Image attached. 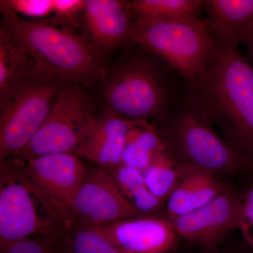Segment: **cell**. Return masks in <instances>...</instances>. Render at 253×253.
Masks as SVG:
<instances>
[{"instance_id":"6da1fadb","label":"cell","mask_w":253,"mask_h":253,"mask_svg":"<svg viewBox=\"0 0 253 253\" xmlns=\"http://www.w3.org/2000/svg\"><path fill=\"white\" fill-rule=\"evenodd\" d=\"M180 99L253 164V66L238 45L216 41L202 73L184 81Z\"/></svg>"},{"instance_id":"7a4b0ae2","label":"cell","mask_w":253,"mask_h":253,"mask_svg":"<svg viewBox=\"0 0 253 253\" xmlns=\"http://www.w3.org/2000/svg\"><path fill=\"white\" fill-rule=\"evenodd\" d=\"M4 32L43 69L62 82L91 85L104 76L99 53L81 37L47 19L27 20L0 4Z\"/></svg>"},{"instance_id":"3957f363","label":"cell","mask_w":253,"mask_h":253,"mask_svg":"<svg viewBox=\"0 0 253 253\" xmlns=\"http://www.w3.org/2000/svg\"><path fill=\"white\" fill-rule=\"evenodd\" d=\"M156 126L166 149L179 162L220 178L244 181L253 175V163L236 152L212 125L180 98Z\"/></svg>"},{"instance_id":"277c9868","label":"cell","mask_w":253,"mask_h":253,"mask_svg":"<svg viewBox=\"0 0 253 253\" xmlns=\"http://www.w3.org/2000/svg\"><path fill=\"white\" fill-rule=\"evenodd\" d=\"M166 67L146 56H136L116 68L106 84L108 109L132 121H160L180 98Z\"/></svg>"},{"instance_id":"5b68a950","label":"cell","mask_w":253,"mask_h":253,"mask_svg":"<svg viewBox=\"0 0 253 253\" xmlns=\"http://www.w3.org/2000/svg\"><path fill=\"white\" fill-rule=\"evenodd\" d=\"M131 41L161 59L184 81L199 77L216 41L208 19L200 17L133 23Z\"/></svg>"},{"instance_id":"8992f818","label":"cell","mask_w":253,"mask_h":253,"mask_svg":"<svg viewBox=\"0 0 253 253\" xmlns=\"http://www.w3.org/2000/svg\"><path fill=\"white\" fill-rule=\"evenodd\" d=\"M0 250L32 237L57 244L67 221L46 204L11 161L1 163Z\"/></svg>"},{"instance_id":"52a82bcc","label":"cell","mask_w":253,"mask_h":253,"mask_svg":"<svg viewBox=\"0 0 253 253\" xmlns=\"http://www.w3.org/2000/svg\"><path fill=\"white\" fill-rule=\"evenodd\" d=\"M97 123L90 101L81 88H61L45 122L29 144L12 158L71 154L89 137Z\"/></svg>"},{"instance_id":"ba28073f","label":"cell","mask_w":253,"mask_h":253,"mask_svg":"<svg viewBox=\"0 0 253 253\" xmlns=\"http://www.w3.org/2000/svg\"><path fill=\"white\" fill-rule=\"evenodd\" d=\"M60 83H30L0 106L1 163L17 156L40 130L61 89Z\"/></svg>"},{"instance_id":"9c48e42d","label":"cell","mask_w":253,"mask_h":253,"mask_svg":"<svg viewBox=\"0 0 253 253\" xmlns=\"http://www.w3.org/2000/svg\"><path fill=\"white\" fill-rule=\"evenodd\" d=\"M7 161L46 204L68 223L73 222L71 205L87 174L81 158L72 154H54Z\"/></svg>"},{"instance_id":"30bf717a","label":"cell","mask_w":253,"mask_h":253,"mask_svg":"<svg viewBox=\"0 0 253 253\" xmlns=\"http://www.w3.org/2000/svg\"><path fill=\"white\" fill-rule=\"evenodd\" d=\"M241 200V189L230 184L208 204L171 221L179 239L211 251L239 229Z\"/></svg>"},{"instance_id":"8fae6325","label":"cell","mask_w":253,"mask_h":253,"mask_svg":"<svg viewBox=\"0 0 253 253\" xmlns=\"http://www.w3.org/2000/svg\"><path fill=\"white\" fill-rule=\"evenodd\" d=\"M71 213L73 221L90 226L144 216L126 199L111 169L101 166L87 170Z\"/></svg>"},{"instance_id":"7c38bea8","label":"cell","mask_w":253,"mask_h":253,"mask_svg":"<svg viewBox=\"0 0 253 253\" xmlns=\"http://www.w3.org/2000/svg\"><path fill=\"white\" fill-rule=\"evenodd\" d=\"M91 226L126 253H169L180 240L166 216H141Z\"/></svg>"},{"instance_id":"4fadbf2b","label":"cell","mask_w":253,"mask_h":253,"mask_svg":"<svg viewBox=\"0 0 253 253\" xmlns=\"http://www.w3.org/2000/svg\"><path fill=\"white\" fill-rule=\"evenodd\" d=\"M84 26L95 51H108L131 41L130 2L121 0H85Z\"/></svg>"},{"instance_id":"5bb4252c","label":"cell","mask_w":253,"mask_h":253,"mask_svg":"<svg viewBox=\"0 0 253 253\" xmlns=\"http://www.w3.org/2000/svg\"><path fill=\"white\" fill-rule=\"evenodd\" d=\"M136 122L106 110L94 130L76 151L77 156L101 167H118L122 164L128 133Z\"/></svg>"},{"instance_id":"9a60e30c","label":"cell","mask_w":253,"mask_h":253,"mask_svg":"<svg viewBox=\"0 0 253 253\" xmlns=\"http://www.w3.org/2000/svg\"><path fill=\"white\" fill-rule=\"evenodd\" d=\"M229 184L212 173L184 164L180 180L166 201L165 216L172 220L196 211L215 199Z\"/></svg>"},{"instance_id":"2e32d148","label":"cell","mask_w":253,"mask_h":253,"mask_svg":"<svg viewBox=\"0 0 253 253\" xmlns=\"http://www.w3.org/2000/svg\"><path fill=\"white\" fill-rule=\"evenodd\" d=\"M59 82L0 31V106L20 89L35 82Z\"/></svg>"},{"instance_id":"e0dca14e","label":"cell","mask_w":253,"mask_h":253,"mask_svg":"<svg viewBox=\"0 0 253 253\" xmlns=\"http://www.w3.org/2000/svg\"><path fill=\"white\" fill-rule=\"evenodd\" d=\"M205 6L214 39L239 46L240 33L253 23V0H207Z\"/></svg>"},{"instance_id":"ac0fdd59","label":"cell","mask_w":253,"mask_h":253,"mask_svg":"<svg viewBox=\"0 0 253 253\" xmlns=\"http://www.w3.org/2000/svg\"><path fill=\"white\" fill-rule=\"evenodd\" d=\"M164 148L156 125L136 121L128 133L122 164L144 172Z\"/></svg>"},{"instance_id":"d6986e66","label":"cell","mask_w":253,"mask_h":253,"mask_svg":"<svg viewBox=\"0 0 253 253\" xmlns=\"http://www.w3.org/2000/svg\"><path fill=\"white\" fill-rule=\"evenodd\" d=\"M127 201L144 216H165L166 204L154 196L139 169L120 165L111 169Z\"/></svg>"},{"instance_id":"ffe728a7","label":"cell","mask_w":253,"mask_h":253,"mask_svg":"<svg viewBox=\"0 0 253 253\" xmlns=\"http://www.w3.org/2000/svg\"><path fill=\"white\" fill-rule=\"evenodd\" d=\"M204 0H134L130 8L136 22L173 21L199 17Z\"/></svg>"},{"instance_id":"44dd1931","label":"cell","mask_w":253,"mask_h":253,"mask_svg":"<svg viewBox=\"0 0 253 253\" xmlns=\"http://www.w3.org/2000/svg\"><path fill=\"white\" fill-rule=\"evenodd\" d=\"M183 170L184 164L165 146L142 173L151 192L166 204L180 180Z\"/></svg>"},{"instance_id":"7402d4cb","label":"cell","mask_w":253,"mask_h":253,"mask_svg":"<svg viewBox=\"0 0 253 253\" xmlns=\"http://www.w3.org/2000/svg\"><path fill=\"white\" fill-rule=\"evenodd\" d=\"M64 235L59 253H126L91 226H71Z\"/></svg>"},{"instance_id":"603a6c76","label":"cell","mask_w":253,"mask_h":253,"mask_svg":"<svg viewBox=\"0 0 253 253\" xmlns=\"http://www.w3.org/2000/svg\"><path fill=\"white\" fill-rule=\"evenodd\" d=\"M239 229L243 239L253 248V174L243 181Z\"/></svg>"},{"instance_id":"cb8c5ba5","label":"cell","mask_w":253,"mask_h":253,"mask_svg":"<svg viewBox=\"0 0 253 253\" xmlns=\"http://www.w3.org/2000/svg\"><path fill=\"white\" fill-rule=\"evenodd\" d=\"M0 2L15 14L33 20L44 19L53 14V0H4Z\"/></svg>"},{"instance_id":"d4e9b609","label":"cell","mask_w":253,"mask_h":253,"mask_svg":"<svg viewBox=\"0 0 253 253\" xmlns=\"http://www.w3.org/2000/svg\"><path fill=\"white\" fill-rule=\"evenodd\" d=\"M0 253H59L57 244L49 240L32 237L10 245Z\"/></svg>"},{"instance_id":"484cf974","label":"cell","mask_w":253,"mask_h":253,"mask_svg":"<svg viewBox=\"0 0 253 253\" xmlns=\"http://www.w3.org/2000/svg\"><path fill=\"white\" fill-rule=\"evenodd\" d=\"M85 0H53V14L63 20L73 21L84 11Z\"/></svg>"},{"instance_id":"4316f807","label":"cell","mask_w":253,"mask_h":253,"mask_svg":"<svg viewBox=\"0 0 253 253\" xmlns=\"http://www.w3.org/2000/svg\"><path fill=\"white\" fill-rule=\"evenodd\" d=\"M199 253H253V248L244 239L235 241H224L216 249L211 251H199Z\"/></svg>"},{"instance_id":"83f0119b","label":"cell","mask_w":253,"mask_h":253,"mask_svg":"<svg viewBox=\"0 0 253 253\" xmlns=\"http://www.w3.org/2000/svg\"><path fill=\"white\" fill-rule=\"evenodd\" d=\"M239 44H244L253 59V23L241 32L238 38Z\"/></svg>"}]
</instances>
